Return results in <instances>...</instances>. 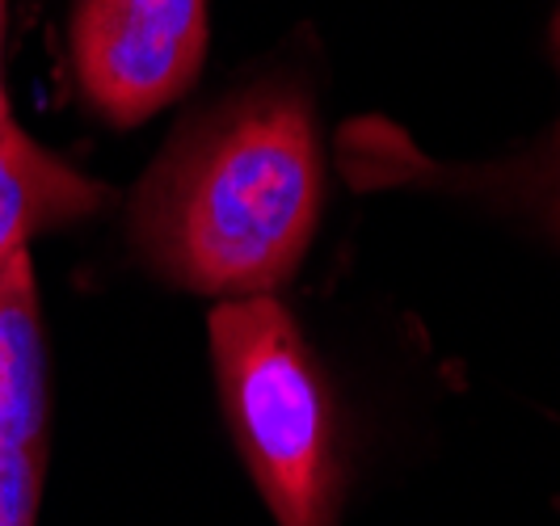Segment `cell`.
<instances>
[{"instance_id": "cell-1", "label": "cell", "mask_w": 560, "mask_h": 526, "mask_svg": "<svg viewBox=\"0 0 560 526\" xmlns=\"http://www.w3.org/2000/svg\"><path fill=\"white\" fill-rule=\"evenodd\" d=\"M325 198L316 127L295 93H249L198 118L143 173L131 241L198 295H275L312 245Z\"/></svg>"}, {"instance_id": "cell-2", "label": "cell", "mask_w": 560, "mask_h": 526, "mask_svg": "<svg viewBox=\"0 0 560 526\" xmlns=\"http://www.w3.org/2000/svg\"><path fill=\"white\" fill-rule=\"evenodd\" d=\"M211 362L232 439L279 526H337L334 413L291 312L275 295L211 312Z\"/></svg>"}, {"instance_id": "cell-3", "label": "cell", "mask_w": 560, "mask_h": 526, "mask_svg": "<svg viewBox=\"0 0 560 526\" xmlns=\"http://www.w3.org/2000/svg\"><path fill=\"white\" fill-rule=\"evenodd\" d=\"M207 56V0H77L72 68L89 106L114 127L177 102Z\"/></svg>"}, {"instance_id": "cell-4", "label": "cell", "mask_w": 560, "mask_h": 526, "mask_svg": "<svg viewBox=\"0 0 560 526\" xmlns=\"http://www.w3.org/2000/svg\"><path fill=\"white\" fill-rule=\"evenodd\" d=\"M47 341L30 253L0 270V526H34L47 476Z\"/></svg>"}, {"instance_id": "cell-5", "label": "cell", "mask_w": 560, "mask_h": 526, "mask_svg": "<svg viewBox=\"0 0 560 526\" xmlns=\"http://www.w3.org/2000/svg\"><path fill=\"white\" fill-rule=\"evenodd\" d=\"M106 190L56 152L26 136L0 110V270L30 249L34 236L102 207Z\"/></svg>"}, {"instance_id": "cell-6", "label": "cell", "mask_w": 560, "mask_h": 526, "mask_svg": "<svg viewBox=\"0 0 560 526\" xmlns=\"http://www.w3.org/2000/svg\"><path fill=\"white\" fill-rule=\"evenodd\" d=\"M493 195L510 198L518 207H527L544 227H552L560 236V122L557 131L532 148L523 161L502 165L489 177Z\"/></svg>"}, {"instance_id": "cell-7", "label": "cell", "mask_w": 560, "mask_h": 526, "mask_svg": "<svg viewBox=\"0 0 560 526\" xmlns=\"http://www.w3.org/2000/svg\"><path fill=\"white\" fill-rule=\"evenodd\" d=\"M0 59H4V0H0ZM0 110H9V102H4V81H0Z\"/></svg>"}, {"instance_id": "cell-8", "label": "cell", "mask_w": 560, "mask_h": 526, "mask_svg": "<svg viewBox=\"0 0 560 526\" xmlns=\"http://www.w3.org/2000/svg\"><path fill=\"white\" fill-rule=\"evenodd\" d=\"M557 47H560V17H557Z\"/></svg>"}]
</instances>
